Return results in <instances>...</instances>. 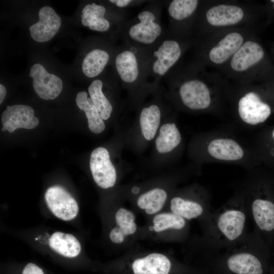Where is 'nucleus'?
Returning <instances> with one entry per match:
<instances>
[{
	"instance_id": "nucleus-21",
	"label": "nucleus",
	"mask_w": 274,
	"mask_h": 274,
	"mask_svg": "<svg viewBox=\"0 0 274 274\" xmlns=\"http://www.w3.org/2000/svg\"><path fill=\"white\" fill-rule=\"evenodd\" d=\"M76 102L78 107L86 114L88 126L90 131L95 134L102 132L105 128L104 120L90 97H88L86 91L79 92Z\"/></svg>"
},
{
	"instance_id": "nucleus-16",
	"label": "nucleus",
	"mask_w": 274,
	"mask_h": 274,
	"mask_svg": "<svg viewBox=\"0 0 274 274\" xmlns=\"http://www.w3.org/2000/svg\"><path fill=\"white\" fill-rule=\"evenodd\" d=\"M107 9L105 6L92 2L84 6L81 15V22L91 30L101 32L108 31L112 22L106 17Z\"/></svg>"
},
{
	"instance_id": "nucleus-14",
	"label": "nucleus",
	"mask_w": 274,
	"mask_h": 274,
	"mask_svg": "<svg viewBox=\"0 0 274 274\" xmlns=\"http://www.w3.org/2000/svg\"><path fill=\"white\" fill-rule=\"evenodd\" d=\"M39 21L29 27L30 36L39 43L48 42L59 31L61 19L49 6L42 7L39 11Z\"/></svg>"
},
{
	"instance_id": "nucleus-12",
	"label": "nucleus",
	"mask_w": 274,
	"mask_h": 274,
	"mask_svg": "<svg viewBox=\"0 0 274 274\" xmlns=\"http://www.w3.org/2000/svg\"><path fill=\"white\" fill-rule=\"evenodd\" d=\"M29 76L33 79L35 91L43 99H54L62 90L63 83L61 79L55 75L49 73L40 63H36L31 66Z\"/></svg>"
},
{
	"instance_id": "nucleus-22",
	"label": "nucleus",
	"mask_w": 274,
	"mask_h": 274,
	"mask_svg": "<svg viewBox=\"0 0 274 274\" xmlns=\"http://www.w3.org/2000/svg\"><path fill=\"white\" fill-rule=\"evenodd\" d=\"M252 211L255 223L262 230L274 229V203L265 199L257 198L252 204Z\"/></svg>"
},
{
	"instance_id": "nucleus-7",
	"label": "nucleus",
	"mask_w": 274,
	"mask_h": 274,
	"mask_svg": "<svg viewBox=\"0 0 274 274\" xmlns=\"http://www.w3.org/2000/svg\"><path fill=\"white\" fill-rule=\"evenodd\" d=\"M113 63L116 78L124 87L131 90L150 88L140 50L123 41L115 50Z\"/></svg>"
},
{
	"instance_id": "nucleus-30",
	"label": "nucleus",
	"mask_w": 274,
	"mask_h": 274,
	"mask_svg": "<svg viewBox=\"0 0 274 274\" xmlns=\"http://www.w3.org/2000/svg\"><path fill=\"white\" fill-rule=\"evenodd\" d=\"M147 1L142 0H110L108 2L118 9L127 10L128 8L146 4Z\"/></svg>"
},
{
	"instance_id": "nucleus-28",
	"label": "nucleus",
	"mask_w": 274,
	"mask_h": 274,
	"mask_svg": "<svg viewBox=\"0 0 274 274\" xmlns=\"http://www.w3.org/2000/svg\"><path fill=\"white\" fill-rule=\"evenodd\" d=\"M154 229L160 232L168 228L182 229L185 225L184 218L173 213H163L155 215L153 220Z\"/></svg>"
},
{
	"instance_id": "nucleus-13",
	"label": "nucleus",
	"mask_w": 274,
	"mask_h": 274,
	"mask_svg": "<svg viewBox=\"0 0 274 274\" xmlns=\"http://www.w3.org/2000/svg\"><path fill=\"white\" fill-rule=\"evenodd\" d=\"M2 131L13 133L18 128L31 129L39 124L33 109L27 105L7 106L2 115Z\"/></svg>"
},
{
	"instance_id": "nucleus-19",
	"label": "nucleus",
	"mask_w": 274,
	"mask_h": 274,
	"mask_svg": "<svg viewBox=\"0 0 274 274\" xmlns=\"http://www.w3.org/2000/svg\"><path fill=\"white\" fill-rule=\"evenodd\" d=\"M109 50L95 48L89 51L84 57L82 70L89 78H94L101 74L111 59Z\"/></svg>"
},
{
	"instance_id": "nucleus-36",
	"label": "nucleus",
	"mask_w": 274,
	"mask_h": 274,
	"mask_svg": "<svg viewBox=\"0 0 274 274\" xmlns=\"http://www.w3.org/2000/svg\"><path fill=\"white\" fill-rule=\"evenodd\" d=\"M149 230H150V231L154 230V227H153V226H150V227H149Z\"/></svg>"
},
{
	"instance_id": "nucleus-9",
	"label": "nucleus",
	"mask_w": 274,
	"mask_h": 274,
	"mask_svg": "<svg viewBox=\"0 0 274 274\" xmlns=\"http://www.w3.org/2000/svg\"><path fill=\"white\" fill-rule=\"evenodd\" d=\"M205 149L210 160L213 161L246 163L251 157L247 149L232 136H212Z\"/></svg>"
},
{
	"instance_id": "nucleus-18",
	"label": "nucleus",
	"mask_w": 274,
	"mask_h": 274,
	"mask_svg": "<svg viewBox=\"0 0 274 274\" xmlns=\"http://www.w3.org/2000/svg\"><path fill=\"white\" fill-rule=\"evenodd\" d=\"M48 244L53 251L66 258L76 257L81 251L80 242L74 235L70 233L54 232L50 236Z\"/></svg>"
},
{
	"instance_id": "nucleus-4",
	"label": "nucleus",
	"mask_w": 274,
	"mask_h": 274,
	"mask_svg": "<svg viewBox=\"0 0 274 274\" xmlns=\"http://www.w3.org/2000/svg\"><path fill=\"white\" fill-rule=\"evenodd\" d=\"M164 1H148L140 11L128 19L119 36L123 41L142 50H148L166 35L162 22Z\"/></svg>"
},
{
	"instance_id": "nucleus-32",
	"label": "nucleus",
	"mask_w": 274,
	"mask_h": 274,
	"mask_svg": "<svg viewBox=\"0 0 274 274\" xmlns=\"http://www.w3.org/2000/svg\"><path fill=\"white\" fill-rule=\"evenodd\" d=\"M22 274H44L43 270L36 264L28 263L23 268Z\"/></svg>"
},
{
	"instance_id": "nucleus-11",
	"label": "nucleus",
	"mask_w": 274,
	"mask_h": 274,
	"mask_svg": "<svg viewBox=\"0 0 274 274\" xmlns=\"http://www.w3.org/2000/svg\"><path fill=\"white\" fill-rule=\"evenodd\" d=\"M90 168L94 182L100 188L108 189L115 184L116 169L106 148L100 147L92 151L90 158Z\"/></svg>"
},
{
	"instance_id": "nucleus-31",
	"label": "nucleus",
	"mask_w": 274,
	"mask_h": 274,
	"mask_svg": "<svg viewBox=\"0 0 274 274\" xmlns=\"http://www.w3.org/2000/svg\"><path fill=\"white\" fill-rule=\"evenodd\" d=\"M125 235L118 226L114 227L110 231L109 237L115 244H120L124 241Z\"/></svg>"
},
{
	"instance_id": "nucleus-20",
	"label": "nucleus",
	"mask_w": 274,
	"mask_h": 274,
	"mask_svg": "<svg viewBox=\"0 0 274 274\" xmlns=\"http://www.w3.org/2000/svg\"><path fill=\"white\" fill-rule=\"evenodd\" d=\"M229 269L236 274H262L263 269L260 260L249 253L234 254L227 260Z\"/></svg>"
},
{
	"instance_id": "nucleus-38",
	"label": "nucleus",
	"mask_w": 274,
	"mask_h": 274,
	"mask_svg": "<svg viewBox=\"0 0 274 274\" xmlns=\"http://www.w3.org/2000/svg\"><path fill=\"white\" fill-rule=\"evenodd\" d=\"M271 3H273V8L274 9V0L270 1Z\"/></svg>"
},
{
	"instance_id": "nucleus-15",
	"label": "nucleus",
	"mask_w": 274,
	"mask_h": 274,
	"mask_svg": "<svg viewBox=\"0 0 274 274\" xmlns=\"http://www.w3.org/2000/svg\"><path fill=\"white\" fill-rule=\"evenodd\" d=\"M245 220L246 216L243 212L235 209L228 210L219 216L217 226L226 238L234 241L242 234Z\"/></svg>"
},
{
	"instance_id": "nucleus-3",
	"label": "nucleus",
	"mask_w": 274,
	"mask_h": 274,
	"mask_svg": "<svg viewBox=\"0 0 274 274\" xmlns=\"http://www.w3.org/2000/svg\"><path fill=\"white\" fill-rule=\"evenodd\" d=\"M194 39H181L166 35L151 48L142 50L146 78L150 88L160 82L183 60L192 49Z\"/></svg>"
},
{
	"instance_id": "nucleus-24",
	"label": "nucleus",
	"mask_w": 274,
	"mask_h": 274,
	"mask_svg": "<svg viewBox=\"0 0 274 274\" xmlns=\"http://www.w3.org/2000/svg\"><path fill=\"white\" fill-rule=\"evenodd\" d=\"M181 140V134L175 123L164 124L155 141L156 150L160 153L169 152L180 144Z\"/></svg>"
},
{
	"instance_id": "nucleus-23",
	"label": "nucleus",
	"mask_w": 274,
	"mask_h": 274,
	"mask_svg": "<svg viewBox=\"0 0 274 274\" xmlns=\"http://www.w3.org/2000/svg\"><path fill=\"white\" fill-rule=\"evenodd\" d=\"M161 120V110L156 104L144 107L140 111L139 121L145 139L152 140L155 136Z\"/></svg>"
},
{
	"instance_id": "nucleus-17",
	"label": "nucleus",
	"mask_w": 274,
	"mask_h": 274,
	"mask_svg": "<svg viewBox=\"0 0 274 274\" xmlns=\"http://www.w3.org/2000/svg\"><path fill=\"white\" fill-rule=\"evenodd\" d=\"M170 267L169 259L159 253H152L137 259L132 264L134 274H168Z\"/></svg>"
},
{
	"instance_id": "nucleus-2",
	"label": "nucleus",
	"mask_w": 274,
	"mask_h": 274,
	"mask_svg": "<svg viewBox=\"0 0 274 274\" xmlns=\"http://www.w3.org/2000/svg\"><path fill=\"white\" fill-rule=\"evenodd\" d=\"M254 16L250 2L203 1L192 37L201 40L227 30L254 29Z\"/></svg>"
},
{
	"instance_id": "nucleus-25",
	"label": "nucleus",
	"mask_w": 274,
	"mask_h": 274,
	"mask_svg": "<svg viewBox=\"0 0 274 274\" xmlns=\"http://www.w3.org/2000/svg\"><path fill=\"white\" fill-rule=\"evenodd\" d=\"M103 81L100 79L93 80L88 88L90 97L98 110L101 118L108 120L112 113L113 108L111 102L102 91Z\"/></svg>"
},
{
	"instance_id": "nucleus-35",
	"label": "nucleus",
	"mask_w": 274,
	"mask_h": 274,
	"mask_svg": "<svg viewBox=\"0 0 274 274\" xmlns=\"http://www.w3.org/2000/svg\"><path fill=\"white\" fill-rule=\"evenodd\" d=\"M131 192L133 194H138L140 192V188L138 187L134 186L132 188Z\"/></svg>"
},
{
	"instance_id": "nucleus-26",
	"label": "nucleus",
	"mask_w": 274,
	"mask_h": 274,
	"mask_svg": "<svg viewBox=\"0 0 274 274\" xmlns=\"http://www.w3.org/2000/svg\"><path fill=\"white\" fill-rule=\"evenodd\" d=\"M167 198L166 192L160 188H155L140 196L137 201L138 207L145 210L149 215L154 214L163 207Z\"/></svg>"
},
{
	"instance_id": "nucleus-5",
	"label": "nucleus",
	"mask_w": 274,
	"mask_h": 274,
	"mask_svg": "<svg viewBox=\"0 0 274 274\" xmlns=\"http://www.w3.org/2000/svg\"><path fill=\"white\" fill-rule=\"evenodd\" d=\"M253 28L225 30L210 37L194 39L193 59L208 68L219 72L230 60L245 41L254 35Z\"/></svg>"
},
{
	"instance_id": "nucleus-6",
	"label": "nucleus",
	"mask_w": 274,
	"mask_h": 274,
	"mask_svg": "<svg viewBox=\"0 0 274 274\" xmlns=\"http://www.w3.org/2000/svg\"><path fill=\"white\" fill-rule=\"evenodd\" d=\"M265 51L254 35L248 38L228 62L218 73L228 81L236 83L256 82Z\"/></svg>"
},
{
	"instance_id": "nucleus-10",
	"label": "nucleus",
	"mask_w": 274,
	"mask_h": 274,
	"mask_svg": "<svg viewBox=\"0 0 274 274\" xmlns=\"http://www.w3.org/2000/svg\"><path fill=\"white\" fill-rule=\"evenodd\" d=\"M44 197L48 208L56 218L69 221L78 215L77 201L63 187L58 185L50 187Z\"/></svg>"
},
{
	"instance_id": "nucleus-8",
	"label": "nucleus",
	"mask_w": 274,
	"mask_h": 274,
	"mask_svg": "<svg viewBox=\"0 0 274 274\" xmlns=\"http://www.w3.org/2000/svg\"><path fill=\"white\" fill-rule=\"evenodd\" d=\"M203 1H164L168 19L166 34L181 39L193 38L195 23Z\"/></svg>"
},
{
	"instance_id": "nucleus-29",
	"label": "nucleus",
	"mask_w": 274,
	"mask_h": 274,
	"mask_svg": "<svg viewBox=\"0 0 274 274\" xmlns=\"http://www.w3.org/2000/svg\"><path fill=\"white\" fill-rule=\"evenodd\" d=\"M135 216L130 211L124 208L119 209L115 214V221L119 227L126 226L134 222Z\"/></svg>"
},
{
	"instance_id": "nucleus-34",
	"label": "nucleus",
	"mask_w": 274,
	"mask_h": 274,
	"mask_svg": "<svg viewBox=\"0 0 274 274\" xmlns=\"http://www.w3.org/2000/svg\"><path fill=\"white\" fill-rule=\"evenodd\" d=\"M7 93V91L5 87L0 84V104H2L4 101Z\"/></svg>"
},
{
	"instance_id": "nucleus-27",
	"label": "nucleus",
	"mask_w": 274,
	"mask_h": 274,
	"mask_svg": "<svg viewBox=\"0 0 274 274\" xmlns=\"http://www.w3.org/2000/svg\"><path fill=\"white\" fill-rule=\"evenodd\" d=\"M170 209L172 213L187 219L196 218L203 212V208L199 203L179 197L172 199Z\"/></svg>"
},
{
	"instance_id": "nucleus-37",
	"label": "nucleus",
	"mask_w": 274,
	"mask_h": 274,
	"mask_svg": "<svg viewBox=\"0 0 274 274\" xmlns=\"http://www.w3.org/2000/svg\"><path fill=\"white\" fill-rule=\"evenodd\" d=\"M271 136H272V139L274 140V129L272 130L271 132Z\"/></svg>"
},
{
	"instance_id": "nucleus-33",
	"label": "nucleus",
	"mask_w": 274,
	"mask_h": 274,
	"mask_svg": "<svg viewBox=\"0 0 274 274\" xmlns=\"http://www.w3.org/2000/svg\"><path fill=\"white\" fill-rule=\"evenodd\" d=\"M125 236L134 233L136 230V225L133 222L126 226L119 227Z\"/></svg>"
},
{
	"instance_id": "nucleus-1",
	"label": "nucleus",
	"mask_w": 274,
	"mask_h": 274,
	"mask_svg": "<svg viewBox=\"0 0 274 274\" xmlns=\"http://www.w3.org/2000/svg\"><path fill=\"white\" fill-rule=\"evenodd\" d=\"M163 81L181 104L190 111L219 112L228 100L229 82L194 59L182 61Z\"/></svg>"
}]
</instances>
